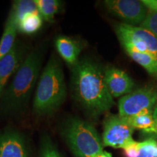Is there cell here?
I'll return each instance as SVG.
<instances>
[{
    "mask_svg": "<svg viewBox=\"0 0 157 157\" xmlns=\"http://www.w3.org/2000/svg\"><path fill=\"white\" fill-rule=\"evenodd\" d=\"M72 84L77 100L90 112L99 114L115 105L105 84L104 72L93 60L82 59L73 66Z\"/></svg>",
    "mask_w": 157,
    "mask_h": 157,
    "instance_id": "obj_1",
    "label": "cell"
},
{
    "mask_svg": "<svg viewBox=\"0 0 157 157\" xmlns=\"http://www.w3.org/2000/svg\"><path fill=\"white\" fill-rule=\"evenodd\" d=\"M66 87L63 71L57 58L52 56L41 74L34 101V109L38 114H49L63 103Z\"/></svg>",
    "mask_w": 157,
    "mask_h": 157,
    "instance_id": "obj_2",
    "label": "cell"
},
{
    "mask_svg": "<svg viewBox=\"0 0 157 157\" xmlns=\"http://www.w3.org/2000/svg\"><path fill=\"white\" fill-rule=\"evenodd\" d=\"M42 58L37 52H31L21 65L8 90L4 101L10 110H20L29 102L40 71Z\"/></svg>",
    "mask_w": 157,
    "mask_h": 157,
    "instance_id": "obj_3",
    "label": "cell"
},
{
    "mask_svg": "<svg viewBox=\"0 0 157 157\" xmlns=\"http://www.w3.org/2000/svg\"><path fill=\"white\" fill-rule=\"evenodd\" d=\"M63 135L76 157H94L103 151V145L93 125L79 119H71L65 125Z\"/></svg>",
    "mask_w": 157,
    "mask_h": 157,
    "instance_id": "obj_4",
    "label": "cell"
},
{
    "mask_svg": "<svg viewBox=\"0 0 157 157\" xmlns=\"http://www.w3.org/2000/svg\"><path fill=\"white\" fill-rule=\"evenodd\" d=\"M124 49L152 55L157 59V36L141 26L120 23L116 28Z\"/></svg>",
    "mask_w": 157,
    "mask_h": 157,
    "instance_id": "obj_5",
    "label": "cell"
},
{
    "mask_svg": "<svg viewBox=\"0 0 157 157\" xmlns=\"http://www.w3.org/2000/svg\"><path fill=\"white\" fill-rule=\"evenodd\" d=\"M134 130L125 118L119 114L111 116L104 121L103 145L114 148H124L135 141L132 138Z\"/></svg>",
    "mask_w": 157,
    "mask_h": 157,
    "instance_id": "obj_6",
    "label": "cell"
},
{
    "mask_svg": "<svg viewBox=\"0 0 157 157\" xmlns=\"http://www.w3.org/2000/svg\"><path fill=\"white\" fill-rule=\"evenodd\" d=\"M157 105V90L153 87L141 88L123 96L119 101V115L128 117L138 114L144 110L154 109Z\"/></svg>",
    "mask_w": 157,
    "mask_h": 157,
    "instance_id": "obj_7",
    "label": "cell"
},
{
    "mask_svg": "<svg viewBox=\"0 0 157 157\" xmlns=\"http://www.w3.org/2000/svg\"><path fill=\"white\" fill-rule=\"evenodd\" d=\"M104 5L111 14L133 26L141 24L148 12L142 1L138 0H106Z\"/></svg>",
    "mask_w": 157,
    "mask_h": 157,
    "instance_id": "obj_8",
    "label": "cell"
},
{
    "mask_svg": "<svg viewBox=\"0 0 157 157\" xmlns=\"http://www.w3.org/2000/svg\"><path fill=\"white\" fill-rule=\"evenodd\" d=\"M104 76L108 90L113 98L132 93L134 82L124 71L115 67L107 68L104 71Z\"/></svg>",
    "mask_w": 157,
    "mask_h": 157,
    "instance_id": "obj_9",
    "label": "cell"
},
{
    "mask_svg": "<svg viewBox=\"0 0 157 157\" xmlns=\"http://www.w3.org/2000/svg\"><path fill=\"white\" fill-rule=\"evenodd\" d=\"M0 157H29L21 135L10 131L0 135Z\"/></svg>",
    "mask_w": 157,
    "mask_h": 157,
    "instance_id": "obj_10",
    "label": "cell"
},
{
    "mask_svg": "<svg viewBox=\"0 0 157 157\" xmlns=\"http://www.w3.org/2000/svg\"><path fill=\"white\" fill-rule=\"evenodd\" d=\"M23 55L22 48L15 44L10 52L0 60V97L9 78L22 64Z\"/></svg>",
    "mask_w": 157,
    "mask_h": 157,
    "instance_id": "obj_11",
    "label": "cell"
},
{
    "mask_svg": "<svg viewBox=\"0 0 157 157\" xmlns=\"http://www.w3.org/2000/svg\"><path fill=\"white\" fill-rule=\"evenodd\" d=\"M56 49L62 58L72 67L78 62V56L82 51L79 42L70 37L60 36L56 39Z\"/></svg>",
    "mask_w": 157,
    "mask_h": 157,
    "instance_id": "obj_12",
    "label": "cell"
},
{
    "mask_svg": "<svg viewBox=\"0 0 157 157\" xmlns=\"http://www.w3.org/2000/svg\"><path fill=\"white\" fill-rule=\"evenodd\" d=\"M17 31V23L13 14L10 13L5 23L3 34L0 39V60L10 52L14 47Z\"/></svg>",
    "mask_w": 157,
    "mask_h": 157,
    "instance_id": "obj_13",
    "label": "cell"
},
{
    "mask_svg": "<svg viewBox=\"0 0 157 157\" xmlns=\"http://www.w3.org/2000/svg\"><path fill=\"white\" fill-rule=\"evenodd\" d=\"M133 129H141L146 132L154 126V109L144 110L138 114L124 117Z\"/></svg>",
    "mask_w": 157,
    "mask_h": 157,
    "instance_id": "obj_14",
    "label": "cell"
},
{
    "mask_svg": "<svg viewBox=\"0 0 157 157\" xmlns=\"http://www.w3.org/2000/svg\"><path fill=\"white\" fill-rule=\"evenodd\" d=\"M127 55L137 63L140 65L148 74L157 76V59L152 55L143 53L129 49H124Z\"/></svg>",
    "mask_w": 157,
    "mask_h": 157,
    "instance_id": "obj_15",
    "label": "cell"
},
{
    "mask_svg": "<svg viewBox=\"0 0 157 157\" xmlns=\"http://www.w3.org/2000/svg\"><path fill=\"white\" fill-rule=\"evenodd\" d=\"M42 18L39 13H29L25 15L17 24L18 31L25 34L36 33L42 27Z\"/></svg>",
    "mask_w": 157,
    "mask_h": 157,
    "instance_id": "obj_16",
    "label": "cell"
},
{
    "mask_svg": "<svg viewBox=\"0 0 157 157\" xmlns=\"http://www.w3.org/2000/svg\"><path fill=\"white\" fill-rule=\"evenodd\" d=\"M10 13L18 24L25 15L29 13H39V10L34 0H18L14 2Z\"/></svg>",
    "mask_w": 157,
    "mask_h": 157,
    "instance_id": "obj_17",
    "label": "cell"
},
{
    "mask_svg": "<svg viewBox=\"0 0 157 157\" xmlns=\"http://www.w3.org/2000/svg\"><path fill=\"white\" fill-rule=\"evenodd\" d=\"M39 14L46 21L52 22L54 17L58 13L60 2L58 0H34Z\"/></svg>",
    "mask_w": 157,
    "mask_h": 157,
    "instance_id": "obj_18",
    "label": "cell"
},
{
    "mask_svg": "<svg viewBox=\"0 0 157 157\" xmlns=\"http://www.w3.org/2000/svg\"><path fill=\"white\" fill-rule=\"evenodd\" d=\"M137 157H157V141L149 138L140 142Z\"/></svg>",
    "mask_w": 157,
    "mask_h": 157,
    "instance_id": "obj_19",
    "label": "cell"
},
{
    "mask_svg": "<svg viewBox=\"0 0 157 157\" xmlns=\"http://www.w3.org/2000/svg\"><path fill=\"white\" fill-rule=\"evenodd\" d=\"M40 157H61L56 146L49 137H45L42 141Z\"/></svg>",
    "mask_w": 157,
    "mask_h": 157,
    "instance_id": "obj_20",
    "label": "cell"
},
{
    "mask_svg": "<svg viewBox=\"0 0 157 157\" xmlns=\"http://www.w3.org/2000/svg\"><path fill=\"white\" fill-rule=\"evenodd\" d=\"M141 27L150 31L157 36V12L148 10L146 19L141 23Z\"/></svg>",
    "mask_w": 157,
    "mask_h": 157,
    "instance_id": "obj_21",
    "label": "cell"
},
{
    "mask_svg": "<svg viewBox=\"0 0 157 157\" xmlns=\"http://www.w3.org/2000/svg\"><path fill=\"white\" fill-rule=\"evenodd\" d=\"M140 148V142H134L130 143L124 148H123V154L124 157H137Z\"/></svg>",
    "mask_w": 157,
    "mask_h": 157,
    "instance_id": "obj_22",
    "label": "cell"
},
{
    "mask_svg": "<svg viewBox=\"0 0 157 157\" xmlns=\"http://www.w3.org/2000/svg\"><path fill=\"white\" fill-rule=\"evenodd\" d=\"M154 126H153L152 128L144 133L154 135V136L157 138V105L155 106L154 109Z\"/></svg>",
    "mask_w": 157,
    "mask_h": 157,
    "instance_id": "obj_23",
    "label": "cell"
},
{
    "mask_svg": "<svg viewBox=\"0 0 157 157\" xmlns=\"http://www.w3.org/2000/svg\"><path fill=\"white\" fill-rule=\"evenodd\" d=\"M142 2L149 10L157 12V0H142Z\"/></svg>",
    "mask_w": 157,
    "mask_h": 157,
    "instance_id": "obj_24",
    "label": "cell"
},
{
    "mask_svg": "<svg viewBox=\"0 0 157 157\" xmlns=\"http://www.w3.org/2000/svg\"><path fill=\"white\" fill-rule=\"evenodd\" d=\"M94 157H112V155H111V153L103 151L99 153V154H96Z\"/></svg>",
    "mask_w": 157,
    "mask_h": 157,
    "instance_id": "obj_25",
    "label": "cell"
}]
</instances>
